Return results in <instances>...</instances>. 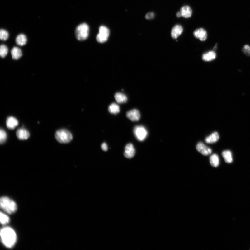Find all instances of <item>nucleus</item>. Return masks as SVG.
<instances>
[{"label": "nucleus", "instance_id": "f3484780", "mask_svg": "<svg viewBox=\"0 0 250 250\" xmlns=\"http://www.w3.org/2000/svg\"><path fill=\"white\" fill-rule=\"evenodd\" d=\"M219 139V135L217 132H213L205 139V142L208 144H213L218 141Z\"/></svg>", "mask_w": 250, "mask_h": 250}, {"label": "nucleus", "instance_id": "393cba45", "mask_svg": "<svg viewBox=\"0 0 250 250\" xmlns=\"http://www.w3.org/2000/svg\"><path fill=\"white\" fill-rule=\"evenodd\" d=\"M1 223L2 225H5L8 224L10 221V219L9 217L4 213L1 212Z\"/></svg>", "mask_w": 250, "mask_h": 250}, {"label": "nucleus", "instance_id": "6e6552de", "mask_svg": "<svg viewBox=\"0 0 250 250\" xmlns=\"http://www.w3.org/2000/svg\"><path fill=\"white\" fill-rule=\"evenodd\" d=\"M126 116L133 122L139 121L141 116L139 111L136 109H133L128 111L126 114Z\"/></svg>", "mask_w": 250, "mask_h": 250}, {"label": "nucleus", "instance_id": "7ed1b4c3", "mask_svg": "<svg viewBox=\"0 0 250 250\" xmlns=\"http://www.w3.org/2000/svg\"><path fill=\"white\" fill-rule=\"evenodd\" d=\"M89 31L88 25L85 23H82L78 26L75 30V36L78 40H85L88 37Z\"/></svg>", "mask_w": 250, "mask_h": 250}, {"label": "nucleus", "instance_id": "dca6fc26", "mask_svg": "<svg viewBox=\"0 0 250 250\" xmlns=\"http://www.w3.org/2000/svg\"><path fill=\"white\" fill-rule=\"evenodd\" d=\"M181 13L184 17L188 18L191 17L192 15V11L190 7L188 6H183L181 8Z\"/></svg>", "mask_w": 250, "mask_h": 250}, {"label": "nucleus", "instance_id": "423d86ee", "mask_svg": "<svg viewBox=\"0 0 250 250\" xmlns=\"http://www.w3.org/2000/svg\"><path fill=\"white\" fill-rule=\"evenodd\" d=\"M110 35V31L106 27L101 26L99 27V32L96 36V40L99 43H103L108 40Z\"/></svg>", "mask_w": 250, "mask_h": 250}, {"label": "nucleus", "instance_id": "20e7f679", "mask_svg": "<svg viewBox=\"0 0 250 250\" xmlns=\"http://www.w3.org/2000/svg\"><path fill=\"white\" fill-rule=\"evenodd\" d=\"M55 137L59 142L65 144L68 143L72 139V135L71 132L65 129L59 130L55 133Z\"/></svg>", "mask_w": 250, "mask_h": 250}, {"label": "nucleus", "instance_id": "1a4fd4ad", "mask_svg": "<svg viewBox=\"0 0 250 250\" xmlns=\"http://www.w3.org/2000/svg\"><path fill=\"white\" fill-rule=\"evenodd\" d=\"M135 153L134 147L132 144H129L125 146L124 153L125 158H131L134 156Z\"/></svg>", "mask_w": 250, "mask_h": 250}, {"label": "nucleus", "instance_id": "9d476101", "mask_svg": "<svg viewBox=\"0 0 250 250\" xmlns=\"http://www.w3.org/2000/svg\"><path fill=\"white\" fill-rule=\"evenodd\" d=\"M195 37L199 39L201 41L205 40L207 38V33L205 30L203 28L198 29L195 30L194 33Z\"/></svg>", "mask_w": 250, "mask_h": 250}, {"label": "nucleus", "instance_id": "ddd939ff", "mask_svg": "<svg viewBox=\"0 0 250 250\" xmlns=\"http://www.w3.org/2000/svg\"><path fill=\"white\" fill-rule=\"evenodd\" d=\"M11 54L12 58L14 60H18L22 56V51L20 48L14 47L11 50Z\"/></svg>", "mask_w": 250, "mask_h": 250}, {"label": "nucleus", "instance_id": "c85d7f7f", "mask_svg": "<svg viewBox=\"0 0 250 250\" xmlns=\"http://www.w3.org/2000/svg\"><path fill=\"white\" fill-rule=\"evenodd\" d=\"M101 148L104 151H106L108 150V147L106 143H103L102 144Z\"/></svg>", "mask_w": 250, "mask_h": 250}, {"label": "nucleus", "instance_id": "2eb2a0df", "mask_svg": "<svg viewBox=\"0 0 250 250\" xmlns=\"http://www.w3.org/2000/svg\"><path fill=\"white\" fill-rule=\"evenodd\" d=\"M16 42L17 45L19 46H22L26 44L27 38L26 36L24 34H20L17 36Z\"/></svg>", "mask_w": 250, "mask_h": 250}, {"label": "nucleus", "instance_id": "a211bd4d", "mask_svg": "<svg viewBox=\"0 0 250 250\" xmlns=\"http://www.w3.org/2000/svg\"><path fill=\"white\" fill-rule=\"evenodd\" d=\"M114 97H115L116 101L118 103H124L127 101V97L126 95L121 93H116Z\"/></svg>", "mask_w": 250, "mask_h": 250}, {"label": "nucleus", "instance_id": "c756f323", "mask_svg": "<svg viewBox=\"0 0 250 250\" xmlns=\"http://www.w3.org/2000/svg\"><path fill=\"white\" fill-rule=\"evenodd\" d=\"M176 16L177 17H182L181 13L180 11L177 12L176 14Z\"/></svg>", "mask_w": 250, "mask_h": 250}, {"label": "nucleus", "instance_id": "f8f14e48", "mask_svg": "<svg viewBox=\"0 0 250 250\" xmlns=\"http://www.w3.org/2000/svg\"><path fill=\"white\" fill-rule=\"evenodd\" d=\"M19 124L18 120L15 117L10 116L7 120V125L8 129L13 130L16 128Z\"/></svg>", "mask_w": 250, "mask_h": 250}, {"label": "nucleus", "instance_id": "412c9836", "mask_svg": "<svg viewBox=\"0 0 250 250\" xmlns=\"http://www.w3.org/2000/svg\"><path fill=\"white\" fill-rule=\"evenodd\" d=\"M210 165L213 167H218L219 164L218 156L216 154H213L211 155L210 158Z\"/></svg>", "mask_w": 250, "mask_h": 250}, {"label": "nucleus", "instance_id": "b1692460", "mask_svg": "<svg viewBox=\"0 0 250 250\" xmlns=\"http://www.w3.org/2000/svg\"><path fill=\"white\" fill-rule=\"evenodd\" d=\"M8 32L4 29H1L0 31V38L2 41H6L9 38Z\"/></svg>", "mask_w": 250, "mask_h": 250}, {"label": "nucleus", "instance_id": "6ab92c4d", "mask_svg": "<svg viewBox=\"0 0 250 250\" xmlns=\"http://www.w3.org/2000/svg\"><path fill=\"white\" fill-rule=\"evenodd\" d=\"M216 54L214 51H210L204 54L203 59L204 61H210L214 60L216 58Z\"/></svg>", "mask_w": 250, "mask_h": 250}, {"label": "nucleus", "instance_id": "a878e982", "mask_svg": "<svg viewBox=\"0 0 250 250\" xmlns=\"http://www.w3.org/2000/svg\"><path fill=\"white\" fill-rule=\"evenodd\" d=\"M7 135L4 129H1L0 131V142L1 144H4L7 139Z\"/></svg>", "mask_w": 250, "mask_h": 250}, {"label": "nucleus", "instance_id": "0eeeda50", "mask_svg": "<svg viewBox=\"0 0 250 250\" xmlns=\"http://www.w3.org/2000/svg\"><path fill=\"white\" fill-rule=\"evenodd\" d=\"M196 148L198 152L204 156L209 155L212 152V149L202 142L198 143L197 144Z\"/></svg>", "mask_w": 250, "mask_h": 250}, {"label": "nucleus", "instance_id": "aec40b11", "mask_svg": "<svg viewBox=\"0 0 250 250\" xmlns=\"http://www.w3.org/2000/svg\"><path fill=\"white\" fill-rule=\"evenodd\" d=\"M222 155L225 161L228 163H231L233 161L232 153L230 150H225L222 153Z\"/></svg>", "mask_w": 250, "mask_h": 250}, {"label": "nucleus", "instance_id": "f03ea898", "mask_svg": "<svg viewBox=\"0 0 250 250\" xmlns=\"http://www.w3.org/2000/svg\"><path fill=\"white\" fill-rule=\"evenodd\" d=\"M1 208L5 212L12 214L16 211L17 205L15 202L7 197H2L0 200Z\"/></svg>", "mask_w": 250, "mask_h": 250}, {"label": "nucleus", "instance_id": "bb28decb", "mask_svg": "<svg viewBox=\"0 0 250 250\" xmlns=\"http://www.w3.org/2000/svg\"><path fill=\"white\" fill-rule=\"evenodd\" d=\"M242 51L246 56H250V47L249 45H245Z\"/></svg>", "mask_w": 250, "mask_h": 250}, {"label": "nucleus", "instance_id": "9b49d317", "mask_svg": "<svg viewBox=\"0 0 250 250\" xmlns=\"http://www.w3.org/2000/svg\"><path fill=\"white\" fill-rule=\"evenodd\" d=\"M16 135L18 139L21 140H26L30 137L29 132L24 128L18 129L16 132Z\"/></svg>", "mask_w": 250, "mask_h": 250}, {"label": "nucleus", "instance_id": "f257e3e1", "mask_svg": "<svg viewBox=\"0 0 250 250\" xmlns=\"http://www.w3.org/2000/svg\"><path fill=\"white\" fill-rule=\"evenodd\" d=\"M1 236L3 244L7 248H13L17 242L16 233L10 227H5L2 229Z\"/></svg>", "mask_w": 250, "mask_h": 250}, {"label": "nucleus", "instance_id": "4468645a", "mask_svg": "<svg viewBox=\"0 0 250 250\" xmlns=\"http://www.w3.org/2000/svg\"><path fill=\"white\" fill-rule=\"evenodd\" d=\"M183 31L182 27L179 25L175 26L172 30L171 35L174 39H176L182 34Z\"/></svg>", "mask_w": 250, "mask_h": 250}, {"label": "nucleus", "instance_id": "4be33fe9", "mask_svg": "<svg viewBox=\"0 0 250 250\" xmlns=\"http://www.w3.org/2000/svg\"><path fill=\"white\" fill-rule=\"evenodd\" d=\"M108 110L111 114H117L119 113L120 108L118 105L116 103H112L110 105Z\"/></svg>", "mask_w": 250, "mask_h": 250}, {"label": "nucleus", "instance_id": "cd10ccee", "mask_svg": "<svg viewBox=\"0 0 250 250\" xmlns=\"http://www.w3.org/2000/svg\"><path fill=\"white\" fill-rule=\"evenodd\" d=\"M154 17V14L153 12H150L147 13L145 16L147 19H151Z\"/></svg>", "mask_w": 250, "mask_h": 250}, {"label": "nucleus", "instance_id": "39448f33", "mask_svg": "<svg viewBox=\"0 0 250 250\" xmlns=\"http://www.w3.org/2000/svg\"><path fill=\"white\" fill-rule=\"evenodd\" d=\"M134 134L137 139L140 141L145 140L148 135V132L144 126L141 125L135 126L134 130Z\"/></svg>", "mask_w": 250, "mask_h": 250}, {"label": "nucleus", "instance_id": "5701e85b", "mask_svg": "<svg viewBox=\"0 0 250 250\" xmlns=\"http://www.w3.org/2000/svg\"><path fill=\"white\" fill-rule=\"evenodd\" d=\"M8 52V47L5 45H1L0 47V56L1 58H5L7 55Z\"/></svg>", "mask_w": 250, "mask_h": 250}]
</instances>
